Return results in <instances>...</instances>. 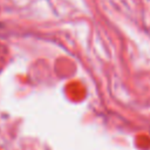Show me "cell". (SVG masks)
I'll use <instances>...</instances> for the list:
<instances>
[]
</instances>
